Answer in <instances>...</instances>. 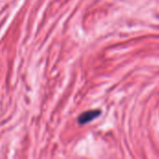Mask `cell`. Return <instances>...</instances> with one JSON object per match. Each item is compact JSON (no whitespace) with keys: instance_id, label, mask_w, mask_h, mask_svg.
Returning <instances> with one entry per match:
<instances>
[{"instance_id":"1","label":"cell","mask_w":159,"mask_h":159,"mask_svg":"<svg viewBox=\"0 0 159 159\" xmlns=\"http://www.w3.org/2000/svg\"><path fill=\"white\" fill-rule=\"evenodd\" d=\"M100 115H101L100 110H90V111L85 112L79 116L78 122L80 124H87V123L94 120L95 118H97Z\"/></svg>"}]
</instances>
